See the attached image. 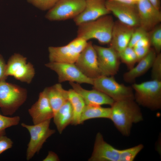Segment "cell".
<instances>
[{
    "label": "cell",
    "instance_id": "obj_1",
    "mask_svg": "<svg viewBox=\"0 0 161 161\" xmlns=\"http://www.w3.org/2000/svg\"><path fill=\"white\" fill-rule=\"evenodd\" d=\"M134 99L114 101L111 106L109 119L123 135L128 136L132 124L143 120L142 115Z\"/></svg>",
    "mask_w": 161,
    "mask_h": 161
},
{
    "label": "cell",
    "instance_id": "obj_2",
    "mask_svg": "<svg viewBox=\"0 0 161 161\" xmlns=\"http://www.w3.org/2000/svg\"><path fill=\"white\" fill-rule=\"evenodd\" d=\"M114 23L112 17L108 14L82 23L78 25L77 37L87 41L95 39L102 44H109Z\"/></svg>",
    "mask_w": 161,
    "mask_h": 161
},
{
    "label": "cell",
    "instance_id": "obj_3",
    "mask_svg": "<svg viewBox=\"0 0 161 161\" xmlns=\"http://www.w3.org/2000/svg\"><path fill=\"white\" fill-rule=\"evenodd\" d=\"M25 89L5 80L0 81V108L4 115H11L25 102Z\"/></svg>",
    "mask_w": 161,
    "mask_h": 161
},
{
    "label": "cell",
    "instance_id": "obj_4",
    "mask_svg": "<svg viewBox=\"0 0 161 161\" xmlns=\"http://www.w3.org/2000/svg\"><path fill=\"white\" fill-rule=\"evenodd\" d=\"M132 87L135 91L137 103L152 110L161 107V81L153 80L140 83H134Z\"/></svg>",
    "mask_w": 161,
    "mask_h": 161
},
{
    "label": "cell",
    "instance_id": "obj_5",
    "mask_svg": "<svg viewBox=\"0 0 161 161\" xmlns=\"http://www.w3.org/2000/svg\"><path fill=\"white\" fill-rule=\"evenodd\" d=\"M93 89L101 91L112 98L114 101L134 99L132 87L118 83L113 76L100 75L94 79Z\"/></svg>",
    "mask_w": 161,
    "mask_h": 161
},
{
    "label": "cell",
    "instance_id": "obj_6",
    "mask_svg": "<svg viewBox=\"0 0 161 161\" xmlns=\"http://www.w3.org/2000/svg\"><path fill=\"white\" fill-rule=\"evenodd\" d=\"M51 120L32 125L21 123V126L29 132L30 138L27 145L26 159L30 160L38 153L47 139L55 132V130L49 127Z\"/></svg>",
    "mask_w": 161,
    "mask_h": 161
},
{
    "label": "cell",
    "instance_id": "obj_7",
    "mask_svg": "<svg viewBox=\"0 0 161 161\" xmlns=\"http://www.w3.org/2000/svg\"><path fill=\"white\" fill-rule=\"evenodd\" d=\"M87 41L77 37L67 45L61 47H49V62L75 63Z\"/></svg>",
    "mask_w": 161,
    "mask_h": 161
},
{
    "label": "cell",
    "instance_id": "obj_8",
    "mask_svg": "<svg viewBox=\"0 0 161 161\" xmlns=\"http://www.w3.org/2000/svg\"><path fill=\"white\" fill-rule=\"evenodd\" d=\"M85 6V0H59L45 17L50 21L74 18L83 12Z\"/></svg>",
    "mask_w": 161,
    "mask_h": 161
},
{
    "label": "cell",
    "instance_id": "obj_9",
    "mask_svg": "<svg viewBox=\"0 0 161 161\" xmlns=\"http://www.w3.org/2000/svg\"><path fill=\"white\" fill-rule=\"evenodd\" d=\"M35 74L34 68L27 58L18 53H15L8 60L6 65L5 75L13 76L22 82L30 83Z\"/></svg>",
    "mask_w": 161,
    "mask_h": 161
},
{
    "label": "cell",
    "instance_id": "obj_10",
    "mask_svg": "<svg viewBox=\"0 0 161 161\" xmlns=\"http://www.w3.org/2000/svg\"><path fill=\"white\" fill-rule=\"evenodd\" d=\"M45 65L56 73L59 83L69 81L78 83L93 84L94 79L85 75L75 63L49 62Z\"/></svg>",
    "mask_w": 161,
    "mask_h": 161
},
{
    "label": "cell",
    "instance_id": "obj_11",
    "mask_svg": "<svg viewBox=\"0 0 161 161\" xmlns=\"http://www.w3.org/2000/svg\"><path fill=\"white\" fill-rule=\"evenodd\" d=\"M96 51L101 75L113 76L118 71L120 59L118 53L112 47L93 45Z\"/></svg>",
    "mask_w": 161,
    "mask_h": 161
},
{
    "label": "cell",
    "instance_id": "obj_12",
    "mask_svg": "<svg viewBox=\"0 0 161 161\" xmlns=\"http://www.w3.org/2000/svg\"><path fill=\"white\" fill-rule=\"evenodd\" d=\"M75 64L88 78L95 79L101 75L96 52L92 41L87 42Z\"/></svg>",
    "mask_w": 161,
    "mask_h": 161
},
{
    "label": "cell",
    "instance_id": "obj_13",
    "mask_svg": "<svg viewBox=\"0 0 161 161\" xmlns=\"http://www.w3.org/2000/svg\"><path fill=\"white\" fill-rule=\"evenodd\" d=\"M106 5L108 10L121 23L134 28L140 26L137 4H126L106 0Z\"/></svg>",
    "mask_w": 161,
    "mask_h": 161
},
{
    "label": "cell",
    "instance_id": "obj_14",
    "mask_svg": "<svg viewBox=\"0 0 161 161\" xmlns=\"http://www.w3.org/2000/svg\"><path fill=\"white\" fill-rule=\"evenodd\" d=\"M140 26L148 32L160 24L161 13L148 0H139L137 4Z\"/></svg>",
    "mask_w": 161,
    "mask_h": 161
},
{
    "label": "cell",
    "instance_id": "obj_15",
    "mask_svg": "<svg viewBox=\"0 0 161 161\" xmlns=\"http://www.w3.org/2000/svg\"><path fill=\"white\" fill-rule=\"evenodd\" d=\"M120 150L104 141L100 132L96 136L94 148L89 161H119Z\"/></svg>",
    "mask_w": 161,
    "mask_h": 161
},
{
    "label": "cell",
    "instance_id": "obj_16",
    "mask_svg": "<svg viewBox=\"0 0 161 161\" xmlns=\"http://www.w3.org/2000/svg\"><path fill=\"white\" fill-rule=\"evenodd\" d=\"M85 0L84 10L73 18L76 25L78 26L83 23L95 20L111 13L106 7V0Z\"/></svg>",
    "mask_w": 161,
    "mask_h": 161
},
{
    "label": "cell",
    "instance_id": "obj_17",
    "mask_svg": "<svg viewBox=\"0 0 161 161\" xmlns=\"http://www.w3.org/2000/svg\"><path fill=\"white\" fill-rule=\"evenodd\" d=\"M34 124L53 118L54 113L44 90L40 93L38 100L28 109Z\"/></svg>",
    "mask_w": 161,
    "mask_h": 161
},
{
    "label": "cell",
    "instance_id": "obj_18",
    "mask_svg": "<svg viewBox=\"0 0 161 161\" xmlns=\"http://www.w3.org/2000/svg\"><path fill=\"white\" fill-rule=\"evenodd\" d=\"M135 28L119 21L114 22L113 28L110 47L118 54L127 46Z\"/></svg>",
    "mask_w": 161,
    "mask_h": 161
},
{
    "label": "cell",
    "instance_id": "obj_19",
    "mask_svg": "<svg viewBox=\"0 0 161 161\" xmlns=\"http://www.w3.org/2000/svg\"><path fill=\"white\" fill-rule=\"evenodd\" d=\"M70 85L82 97L86 105L112 106L114 101L105 94L95 89L87 90L83 88L78 83L69 82Z\"/></svg>",
    "mask_w": 161,
    "mask_h": 161
},
{
    "label": "cell",
    "instance_id": "obj_20",
    "mask_svg": "<svg viewBox=\"0 0 161 161\" xmlns=\"http://www.w3.org/2000/svg\"><path fill=\"white\" fill-rule=\"evenodd\" d=\"M154 48H150L147 54L138 62L135 67L124 74L123 78L127 83L133 82L135 79L143 75L151 67L157 55Z\"/></svg>",
    "mask_w": 161,
    "mask_h": 161
},
{
    "label": "cell",
    "instance_id": "obj_21",
    "mask_svg": "<svg viewBox=\"0 0 161 161\" xmlns=\"http://www.w3.org/2000/svg\"><path fill=\"white\" fill-rule=\"evenodd\" d=\"M44 90L54 114L68 100V91L64 89L60 83L46 88Z\"/></svg>",
    "mask_w": 161,
    "mask_h": 161
},
{
    "label": "cell",
    "instance_id": "obj_22",
    "mask_svg": "<svg viewBox=\"0 0 161 161\" xmlns=\"http://www.w3.org/2000/svg\"><path fill=\"white\" fill-rule=\"evenodd\" d=\"M73 117L72 108L68 100L61 106L53 117L54 122L60 134L72 124Z\"/></svg>",
    "mask_w": 161,
    "mask_h": 161
},
{
    "label": "cell",
    "instance_id": "obj_23",
    "mask_svg": "<svg viewBox=\"0 0 161 161\" xmlns=\"http://www.w3.org/2000/svg\"><path fill=\"white\" fill-rule=\"evenodd\" d=\"M110 113L111 108L103 107L101 106L85 105L80 116V124L93 118L109 119Z\"/></svg>",
    "mask_w": 161,
    "mask_h": 161
},
{
    "label": "cell",
    "instance_id": "obj_24",
    "mask_svg": "<svg viewBox=\"0 0 161 161\" xmlns=\"http://www.w3.org/2000/svg\"><path fill=\"white\" fill-rule=\"evenodd\" d=\"M68 91V100L72 106L73 117L71 124H80V116L86 105L81 96L73 89Z\"/></svg>",
    "mask_w": 161,
    "mask_h": 161
},
{
    "label": "cell",
    "instance_id": "obj_25",
    "mask_svg": "<svg viewBox=\"0 0 161 161\" xmlns=\"http://www.w3.org/2000/svg\"><path fill=\"white\" fill-rule=\"evenodd\" d=\"M120 60L125 64L130 69L133 68L137 62V56L133 47L127 46L118 54Z\"/></svg>",
    "mask_w": 161,
    "mask_h": 161
},
{
    "label": "cell",
    "instance_id": "obj_26",
    "mask_svg": "<svg viewBox=\"0 0 161 161\" xmlns=\"http://www.w3.org/2000/svg\"><path fill=\"white\" fill-rule=\"evenodd\" d=\"M149 33L151 45L154 47L157 54L161 50V25L160 24L155 27Z\"/></svg>",
    "mask_w": 161,
    "mask_h": 161
},
{
    "label": "cell",
    "instance_id": "obj_27",
    "mask_svg": "<svg viewBox=\"0 0 161 161\" xmlns=\"http://www.w3.org/2000/svg\"><path fill=\"white\" fill-rule=\"evenodd\" d=\"M143 145L140 144L133 147L120 150L119 161H132L143 149Z\"/></svg>",
    "mask_w": 161,
    "mask_h": 161
},
{
    "label": "cell",
    "instance_id": "obj_28",
    "mask_svg": "<svg viewBox=\"0 0 161 161\" xmlns=\"http://www.w3.org/2000/svg\"><path fill=\"white\" fill-rule=\"evenodd\" d=\"M20 120L18 116L8 117L0 114V136L5 135V129L18 125Z\"/></svg>",
    "mask_w": 161,
    "mask_h": 161
},
{
    "label": "cell",
    "instance_id": "obj_29",
    "mask_svg": "<svg viewBox=\"0 0 161 161\" xmlns=\"http://www.w3.org/2000/svg\"><path fill=\"white\" fill-rule=\"evenodd\" d=\"M153 80L161 81V54H157L151 66Z\"/></svg>",
    "mask_w": 161,
    "mask_h": 161
},
{
    "label": "cell",
    "instance_id": "obj_30",
    "mask_svg": "<svg viewBox=\"0 0 161 161\" xmlns=\"http://www.w3.org/2000/svg\"><path fill=\"white\" fill-rule=\"evenodd\" d=\"M34 6L43 11L49 10L59 0H27Z\"/></svg>",
    "mask_w": 161,
    "mask_h": 161
},
{
    "label": "cell",
    "instance_id": "obj_31",
    "mask_svg": "<svg viewBox=\"0 0 161 161\" xmlns=\"http://www.w3.org/2000/svg\"><path fill=\"white\" fill-rule=\"evenodd\" d=\"M148 35V32L140 26L135 28L131 36L128 46L133 47L142 38Z\"/></svg>",
    "mask_w": 161,
    "mask_h": 161
},
{
    "label": "cell",
    "instance_id": "obj_32",
    "mask_svg": "<svg viewBox=\"0 0 161 161\" xmlns=\"http://www.w3.org/2000/svg\"><path fill=\"white\" fill-rule=\"evenodd\" d=\"M13 143L11 139L5 135L0 136V154L11 148Z\"/></svg>",
    "mask_w": 161,
    "mask_h": 161
},
{
    "label": "cell",
    "instance_id": "obj_33",
    "mask_svg": "<svg viewBox=\"0 0 161 161\" xmlns=\"http://www.w3.org/2000/svg\"><path fill=\"white\" fill-rule=\"evenodd\" d=\"M133 48L137 58V62L147 54L151 48L150 47Z\"/></svg>",
    "mask_w": 161,
    "mask_h": 161
},
{
    "label": "cell",
    "instance_id": "obj_34",
    "mask_svg": "<svg viewBox=\"0 0 161 161\" xmlns=\"http://www.w3.org/2000/svg\"><path fill=\"white\" fill-rule=\"evenodd\" d=\"M6 65L3 57L0 54V81L5 80L7 78L5 75Z\"/></svg>",
    "mask_w": 161,
    "mask_h": 161
},
{
    "label": "cell",
    "instance_id": "obj_35",
    "mask_svg": "<svg viewBox=\"0 0 161 161\" xmlns=\"http://www.w3.org/2000/svg\"><path fill=\"white\" fill-rule=\"evenodd\" d=\"M150 43L148 35L140 39L135 44L134 47H150Z\"/></svg>",
    "mask_w": 161,
    "mask_h": 161
},
{
    "label": "cell",
    "instance_id": "obj_36",
    "mask_svg": "<svg viewBox=\"0 0 161 161\" xmlns=\"http://www.w3.org/2000/svg\"><path fill=\"white\" fill-rule=\"evenodd\" d=\"M60 159L58 155L54 152L49 151L43 161H59Z\"/></svg>",
    "mask_w": 161,
    "mask_h": 161
},
{
    "label": "cell",
    "instance_id": "obj_37",
    "mask_svg": "<svg viewBox=\"0 0 161 161\" xmlns=\"http://www.w3.org/2000/svg\"><path fill=\"white\" fill-rule=\"evenodd\" d=\"M117 2H118L131 4H137V1L134 0H109Z\"/></svg>",
    "mask_w": 161,
    "mask_h": 161
},
{
    "label": "cell",
    "instance_id": "obj_38",
    "mask_svg": "<svg viewBox=\"0 0 161 161\" xmlns=\"http://www.w3.org/2000/svg\"><path fill=\"white\" fill-rule=\"evenodd\" d=\"M148 0L155 7L160 10L161 7L160 0Z\"/></svg>",
    "mask_w": 161,
    "mask_h": 161
},
{
    "label": "cell",
    "instance_id": "obj_39",
    "mask_svg": "<svg viewBox=\"0 0 161 161\" xmlns=\"http://www.w3.org/2000/svg\"><path fill=\"white\" fill-rule=\"evenodd\" d=\"M134 0L136 1H138L139 0Z\"/></svg>",
    "mask_w": 161,
    "mask_h": 161
}]
</instances>
